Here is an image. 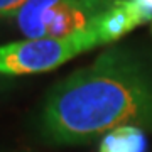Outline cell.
<instances>
[{
  "label": "cell",
  "mask_w": 152,
  "mask_h": 152,
  "mask_svg": "<svg viewBox=\"0 0 152 152\" xmlns=\"http://www.w3.org/2000/svg\"><path fill=\"white\" fill-rule=\"evenodd\" d=\"M129 124H152V78L120 49L58 83L39 118L41 135L54 145L85 144Z\"/></svg>",
  "instance_id": "obj_1"
},
{
  "label": "cell",
  "mask_w": 152,
  "mask_h": 152,
  "mask_svg": "<svg viewBox=\"0 0 152 152\" xmlns=\"http://www.w3.org/2000/svg\"><path fill=\"white\" fill-rule=\"evenodd\" d=\"M96 46L102 42L95 26L66 37H26L4 44L0 46V75L12 78L53 71Z\"/></svg>",
  "instance_id": "obj_2"
},
{
  "label": "cell",
  "mask_w": 152,
  "mask_h": 152,
  "mask_svg": "<svg viewBox=\"0 0 152 152\" xmlns=\"http://www.w3.org/2000/svg\"><path fill=\"white\" fill-rule=\"evenodd\" d=\"M115 0H27L15 24L26 37H66L91 29Z\"/></svg>",
  "instance_id": "obj_3"
},
{
  "label": "cell",
  "mask_w": 152,
  "mask_h": 152,
  "mask_svg": "<svg viewBox=\"0 0 152 152\" xmlns=\"http://www.w3.org/2000/svg\"><path fill=\"white\" fill-rule=\"evenodd\" d=\"M139 26H144L132 0H115L95 24L102 44H110L122 39Z\"/></svg>",
  "instance_id": "obj_4"
},
{
  "label": "cell",
  "mask_w": 152,
  "mask_h": 152,
  "mask_svg": "<svg viewBox=\"0 0 152 152\" xmlns=\"http://www.w3.org/2000/svg\"><path fill=\"white\" fill-rule=\"evenodd\" d=\"M147 139L135 125H124L102 139L100 152H145Z\"/></svg>",
  "instance_id": "obj_5"
},
{
  "label": "cell",
  "mask_w": 152,
  "mask_h": 152,
  "mask_svg": "<svg viewBox=\"0 0 152 152\" xmlns=\"http://www.w3.org/2000/svg\"><path fill=\"white\" fill-rule=\"evenodd\" d=\"M27 0H0V17H15Z\"/></svg>",
  "instance_id": "obj_6"
},
{
  "label": "cell",
  "mask_w": 152,
  "mask_h": 152,
  "mask_svg": "<svg viewBox=\"0 0 152 152\" xmlns=\"http://www.w3.org/2000/svg\"><path fill=\"white\" fill-rule=\"evenodd\" d=\"M144 24L152 22V0H132Z\"/></svg>",
  "instance_id": "obj_7"
},
{
  "label": "cell",
  "mask_w": 152,
  "mask_h": 152,
  "mask_svg": "<svg viewBox=\"0 0 152 152\" xmlns=\"http://www.w3.org/2000/svg\"><path fill=\"white\" fill-rule=\"evenodd\" d=\"M10 80L12 78H9V76L0 75V93L4 91V90H7V88H10V85H12Z\"/></svg>",
  "instance_id": "obj_8"
}]
</instances>
